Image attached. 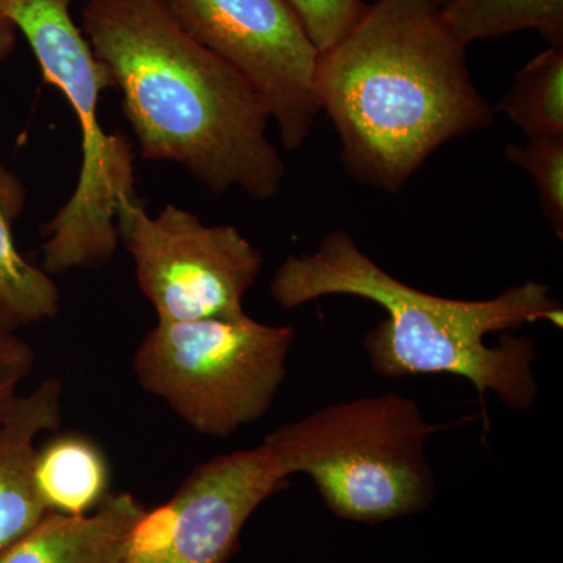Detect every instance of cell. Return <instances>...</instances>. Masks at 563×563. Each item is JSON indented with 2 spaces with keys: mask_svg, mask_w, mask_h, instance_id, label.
<instances>
[{
  "mask_svg": "<svg viewBox=\"0 0 563 563\" xmlns=\"http://www.w3.org/2000/svg\"><path fill=\"white\" fill-rule=\"evenodd\" d=\"M287 479L263 443L199 463L168 503L140 518L125 563H228L252 514Z\"/></svg>",
  "mask_w": 563,
  "mask_h": 563,
  "instance_id": "obj_9",
  "label": "cell"
},
{
  "mask_svg": "<svg viewBox=\"0 0 563 563\" xmlns=\"http://www.w3.org/2000/svg\"><path fill=\"white\" fill-rule=\"evenodd\" d=\"M20 328L16 321L10 317L9 312L0 306V329H11V331H16Z\"/></svg>",
  "mask_w": 563,
  "mask_h": 563,
  "instance_id": "obj_20",
  "label": "cell"
},
{
  "mask_svg": "<svg viewBox=\"0 0 563 563\" xmlns=\"http://www.w3.org/2000/svg\"><path fill=\"white\" fill-rule=\"evenodd\" d=\"M435 428L406 396H365L322 407L263 440L282 473L310 476L336 517L377 525L428 509L435 476L426 443Z\"/></svg>",
  "mask_w": 563,
  "mask_h": 563,
  "instance_id": "obj_4",
  "label": "cell"
},
{
  "mask_svg": "<svg viewBox=\"0 0 563 563\" xmlns=\"http://www.w3.org/2000/svg\"><path fill=\"white\" fill-rule=\"evenodd\" d=\"M440 20L459 43L536 31L550 46H563V0H448Z\"/></svg>",
  "mask_w": 563,
  "mask_h": 563,
  "instance_id": "obj_14",
  "label": "cell"
},
{
  "mask_svg": "<svg viewBox=\"0 0 563 563\" xmlns=\"http://www.w3.org/2000/svg\"><path fill=\"white\" fill-rule=\"evenodd\" d=\"M120 242L141 292L163 322L240 318L262 272V254L233 225L203 224L181 207L147 213L135 195L117 207Z\"/></svg>",
  "mask_w": 563,
  "mask_h": 563,
  "instance_id": "obj_7",
  "label": "cell"
},
{
  "mask_svg": "<svg viewBox=\"0 0 563 563\" xmlns=\"http://www.w3.org/2000/svg\"><path fill=\"white\" fill-rule=\"evenodd\" d=\"M80 29L121 92L144 161L184 166L218 195L277 196L285 163L266 133L268 107L161 0H88Z\"/></svg>",
  "mask_w": 563,
  "mask_h": 563,
  "instance_id": "obj_1",
  "label": "cell"
},
{
  "mask_svg": "<svg viewBox=\"0 0 563 563\" xmlns=\"http://www.w3.org/2000/svg\"><path fill=\"white\" fill-rule=\"evenodd\" d=\"M62 395L60 380L47 377L0 417V554L49 514L36 493L33 462L40 437L60 426Z\"/></svg>",
  "mask_w": 563,
  "mask_h": 563,
  "instance_id": "obj_10",
  "label": "cell"
},
{
  "mask_svg": "<svg viewBox=\"0 0 563 563\" xmlns=\"http://www.w3.org/2000/svg\"><path fill=\"white\" fill-rule=\"evenodd\" d=\"M507 161L523 168L536 184L540 209L559 239H563V136L528 140L506 146Z\"/></svg>",
  "mask_w": 563,
  "mask_h": 563,
  "instance_id": "obj_16",
  "label": "cell"
},
{
  "mask_svg": "<svg viewBox=\"0 0 563 563\" xmlns=\"http://www.w3.org/2000/svg\"><path fill=\"white\" fill-rule=\"evenodd\" d=\"M84 2H88V0H84Z\"/></svg>",
  "mask_w": 563,
  "mask_h": 563,
  "instance_id": "obj_22",
  "label": "cell"
},
{
  "mask_svg": "<svg viewBox=\"0 0 563 563\" xmlns=\"http://www.w3.org/2000/svg\"><path fill=\"white\" fill-rule=\"evenodd\" d=\"M35 368V351L11 329H0V417Z\"/></svg>",
  "mask_w": 563,
  "mask_h": 563,
  "instance_id": "obj_18",
  "label": "cell"
},
{
  "mask_svg": "<svg viewBox=\"0 0 563 563\" xmlns=\"http://www.w3.org/2000/svg\"><path fill=\"white\" fill-rule=\"evenodd\" d=\"M27 190L0 163V306L20 325L52 320L60 310V292L51 274L21 254L13 225L24 211Z\"/></svg>",
  "mask_w": 563,
  "mask_h": 563,
  "instance_id": "obj_13",
  "label": "cell"
},
{
  "mask_svg": "<svg viewBox=\"0 0 563 563\" xmlns=\"http://www.w3.org/2000/svg\"><path fill=\"white\" fill-rule=\"evenodd\" d=\"M296 332L247 314L163 322L141 340L133 369L144 391L201 435L228 439L269 412Z\"/></svg>",
  "mask_w": 563,
  "mask_h": 563,
  "instance_id": "obj_6",
  "label": "cell"
},
{
  "mask_svg": "<svg viewBox=\"0 0 563 563\" xmlns=\"http://www.w3.org/2000/svg\"><path fill=\"white\" fill-rule=\"evenodd\" d=\"M33 481L47 512L87 515L110 495L109 459L90 437L62 433L36 450Z\"/></svg>",
  "mask_w": 563,
  "mask_h": 563,
  "instance_id": "obj_12",
  "label": "cell"
},
{
  "mask_svg": "<svg viewBox=\"0 0 563 563\" xmlns=\"http://www.w3.org/2000/svg\"><path fill=\"white\" fill-rule=\"evenodd\" d=\"M16 0H0V63L7 60L16 49V25L11 21V9Z\"/></svg>",
  "mask_w": 563,
  "mask_h": 563,
  "instance_id": "obj_19",
  "label": "cell"
},
{
  "mask_svg": "<svg viewBox=\"0 0 563 563\" xmlns=\"http://www.w3.org/2000/svg\"><path fill=\"white\" fill-rule=\"evenodd\" d=\"M465 52L428 0H374L321 52L314 90L352 179L401 191L448 141L492 125L496 111L474 85Z\"/></svg>",
  "mask_w": 563,
  "mask_h": 563,
  "instance_id": "obj_2",
  "label": "cell"
},
{
  "mask_svg": "<svg viewBox=\"0 0 563 563\" xmlns=\"http://www.w3.org/2000/svg\"><path fill=\"white\" fill-rule=\"evenodd\" d=\"M10 16L27 40L43 80L62 91L80 129L79 180L46 225L43 269L52 276L98 268L113 261L120 244L118 202L135 195L131 141L106 132L99 121L102 92L113 88L110 70L74 20L70 0H16Z\"/></svg>",
  "mask_w": 563,
  "mask_h": 563,
  "instance_id": "obj_5",
  "label": "cell"
},
{
  "mask_svg": "<svg viewBox=\"0 0 563 563\" xmlns=\"http://www.w3.org/2000/svg\"><path fill=\"white\" fill-rule=\"evenodd\" d=\"M269 290L284 309L332 295L377 303L387 317L366 335L365 351L379 376L463 377L479 398L493 393L514 412H528L539 395L536 340L507 333L498 344H487L485 336L526 322L562 328L563 321L550 285L525 282L487 301L440 298L393 277L342 231L328 233L317 251L288 255Z\"/></svg>",
  "mask_w": 563,
  "mask_h": 563,
  "instance_id": "obj_3",
  "label": "cell"
},
{
  "mask_svg": "<svg viewBox=\"0 0 563 563\" xmlns=\"http://www.w3.org/2000/svg\"><path fill=\"white\" fill-rule=\"evenodd\" d=\"M428 2H431L433 7H437V9H440V7H443L444 3L448 2V0H428Z\"/></svg>",
  "mask_w": 563,
  "mask_h": 563,
  "instance_id": "obj_21",
  "label": "cell"
},
{
  "mask_svg": "<svg viewBox=\"0 0 563 563\" xmlns=\"http://www.w3.org/2000/svg\"><path fill=\"white\" fill-rule=\"evenodd\" d=\"M191 38L250 81L285 150L312 133L320 51L285 0H161Z\"/></svg>",
  "mask_w": 563,
  "mask_h": 563,
  "instance_id": "obj_8",
  "label": "cell"
},
{
  "mask_svg": "<svg viewBox=\"0 0 563 563\" xmlns=\"http://www.w3.org/2000/svg\"><path fill=\"white\" fill-rule=\"evenodd\" d=\"M318 51L332 49L355 27L368 3L363 0H285Z\"/></svg>",
  "mask_w": 563,
  "mask_h": 563,
  "instance_id": "obj_17",
  "label": "cell"
},
{
  "mask_svg": "<svg viewBox=\"0 0 563 563\" xmlns=\"http://www.w3.org/2000/svg\"><path fill=\"white\" fill-rule=\"evenodd\" d=\"M498 110L528 140L563 136V46H550L526 63Z\"/></svg>",
  "mask_w": 563,
  "mask_h": 563,
  "instance_id": "obj_15",
  "label": "cell"
},
{
  "mask_svg": "<svg viewBox=\"0 0 563 563\" xmlns=\"http://www.w3.org/2000/svg\"><path fill=\"white\" fill-rule=\"evenodd\" d=\"M146 512L131 493H110L87 515L47 514L0 554V563H125L129 540Z\"/></svg>",
  "mask_w": 563,
  "mask_h": 563,
  "instance_id": "obj_11",
  "label": "cell"
}]
</instances>
